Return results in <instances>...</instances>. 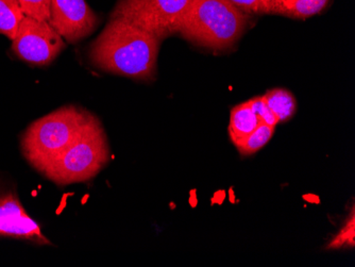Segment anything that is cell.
<instances>
[{"label":"cell","mask_w":355,"mask_h":267,"mask_svg":"<svg viewBox=\"0 0 355 267\" xmlns=\"http://www.w3.org/2000/svg\"><path fill=\"white\" fill-rule=\"evenodd\" d=\"M48 23L64 41L73 44L91 35L99 19L85 0H51Z\"/></svg>","instance_id":"cell-7"},{"label":"cell","mask_w":355,"mask_h":267,"mask_svg":"<svg viewBox=\"0 0 355 267\" xmlns=\"http://www.w3.org/2000/svg\"><path fill=\"white\" fill-rule=\"evenodd\" d=\"M271 112L279 123H284L294 117L297 111V101L291 92L284 89H273L263 95Z\"/></svg>","instance_id":"cell-11"},{"label":"cell","mask_w":355,"mask_h":267,"mask_svg":"<svg viewBox=\"0 0 355 267\" xmlns=\"http://www.w3.org/2000/svg\"><path fill=\"white\" fill-rule=\"evenodd\" d=\"M249 103H250L251 109L257 115L260 123H266V125L271 126V127H276L278 125V119L271 112V110L269 109L263 96L254 97V98L249 101Z\"/></svg>","instance_id":"cell-16"},{"label":"cell","mask_w":355,"mask_h":267,"mask_svg":"<svg viewBox=\"0 0 355 267\" xmlns=\"http://www.w3.org/2000/svg\"><path fill=\"white\" fill-rule=\"evenodd\" d=\"M260 121L251 109L249 101L241 103L233 107L230 115V125H229V135L232 142L235 143L239 139H244L250 135Z\"/></svg>","instance_id":"cell-10"},{"label":"cell","mask_w":355,"mask_h":267,"mask_svg":"<svg viewBox=\"0 0 355 267\" xmlns=\"http://www.w3.org/2000/svg\"><path fill=\"white\" fill-rule=\"evenodd\" d=\"M97 119L87 110L64 105L33 121L21 137L26 160L43 173Z\"/></svg>","instance_id":"cell-2"},{"label":"cell","mask_w":355,"mask_h":267,"mask_svg":"<svg viewBox=\"0 0 355 267\" xmlns=\"http://www.w3.org/2000/svg\"><path fill=\"white\" fill-rule=\"evenodd\" d=\"M246 14H269V0H230Z\"/></svg>","instance_id":"cell-17"},{"label":"cell","mask_w":355,"mask_h":267,"mask_svg":"<svg viewBox=\"0 0 355 267\" xmlns=\"http://www.w3.org/2000/svg\"><path fill=\"white\" fill-rule=\"evenodd\" d=\"M191 0H119L111 17L135 24L162 42L177 35Z\"/></svg>","instance_id":"cell-5"},{"label":"cell","mask_w":355,"mask_h":267,"mask_svg":"<svg viewBox=\"0 0 355 267\" xmlns=\"http://www.w3.org/2000/svg\"><path fill=\"white\" fill-rule=\"evenodd\" d=\"M247 21V14L230 0H191L178 35L195 45L225 51L241 39Z\"/></svg>","instance_id":"cell-3"},{"label":"cell","mask_w":355,"mask_h":267,"mask_svg":"<svg viewBox=\"0 0 355 267\" xmlns=\"http://www.w3.org/2000/svg\"><path fill=\"white\" fill-rule=\"evenodd\" d=\"M24 17L19 0H0V35L12 41Z\"/></svg>","instance_id":"cell-12"},{"label":"cell","mask_w":355,"mask_h":267,"mask_svg":"<svg viewBox=\"0 0 355 267\" xmlns=\"http://www.w3.org/2000/svg\"><path fill=\"white\" fill-rule=\"evenodd\" d=\"M276 127L260 123L257 128L244 139L234 143L241 155H251L262 149L270 141Z\"/></svg>","instance_id":"cell-13"},{"label":"cell","mask_w":355,"mask_h":267,"mask_svg":"<svg viewBox=\"0 0 355 267\" xmlns=\"http://www.w3.org/2000/svg\"><path fill=\"white\" fill-rule=\"evenodd\" d=\"M65 49V41L48 21L24 17L15 37L12 51L21 61L45 67L55 61Z\"/></svg>","instance_id":"cell-6"},{"label":"cell","mask_w":355,"mask_h":267,"mask_svg":"<svg viewBox=\"0 0 355 267\" xmlns=\"http://www.w3.org/2000/svg\"><path fill=\"white\" fill-rule=\"evenodd\" d=\"M161 41L135 24L111 17L92 43L89 59L96 69L135 80H153Z\"/></svg>","instance_id":"cell-1"},{"label":"cell","mask_w":355,"mask_h":267,"mask_svg":"<svg viewBox=\"0 0 355 267\" xmlns=\"http://www.w3.org/2000/svg\"><path fill=\"white\" fill-rule=\"evenodd\" d=\"M19 3L25 17L49 21L51 0H19Z\"/></svg>","instance_id":"cell-15"},{"label":"cell","mask_w":355,"mask_h":267,"mask_svg":"<svg viewBox=\"0 0 355 267\" xmlns=\"http://www.w3.org/2000/svg\"><path fill=\"white\" fill-rule=\"evenodd\" d=\"M330 0H269V14L304 19L320 13Z\"/></svg>","instance_id":"cell-9"},{"label":"cell","mask_w":355,"mask_h":267,"mask_svg":"<svg viewBox=\"0 0 355 267\" xmlns=\"http://www.w3.org/2000/svg\"><path fill=\"white\" fill-rule=\"evenodd\" d=\"M110 157L107 135L97 119L42 174L59 185L85 182L103 171Z\"/></svg>","instance_id":"cell-4"},{"label":"cell","mask_w":355,"mask_h":267,"mask_svg":"<svg viewBox=\"0 0 355 267\" xmlns=\"http://www.w3.org/2000/svg\"><path fill=\"white\" fill-rule=\"evenodd\" d=\"M0 236L51 245L41 227L32 219L13 190L0 184Z\"/></svg>","instance_id":"cell-8"},{"label":"cell","mask_w":355,"mask_h":267,"mask_svg":"<svg viewBox=\"0 0 355 267\" xmlns=\"http://www.w3.org/2000/svg\"><path fill=\"white\" fill-rule=\"evenodd\" d=\"M355 213L354 208L351 211L350 216L347 218L344 226L340 228L334 238L327 245V249L354 248L355 247Z\"/></svg>","instance_id":"cell-14"}]
</instances>
